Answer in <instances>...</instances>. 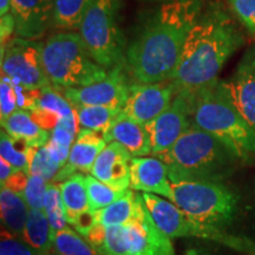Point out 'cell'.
I'll use <instances>...</instances> for the list:
<instances>
[{"instance_id":"3","label":"cell","mask_w":255,"mask_h":255,"mask_svg":"<svg viewBox=\"0 0 255 255\" xmlns=\"http://www.w3.org/2000/svg\"><path fill=\"white\" fill-rule=\"evenodd\" d=\"M191 123L225 143L241 162L255 161V128L233 103L226 81L191 91Z\"/></svg>"},{"instance_id":"17","label":"cell","mask_w":255,"mask_h":255,"mask_svg":"<svg viewBox=\"0 0 255 255\" xmlns=\"http://www.w3.org/2000/svg\"><path fill=\"white\" fill-rule=\"evenodd\" d=\"M132 156L120 143H108L96 159L91 175L117 190L130 188V161Z\"/></svg>"},{"instance_id":"33","label":"cell","mask_w":255,"mask_h":255,"mask_svg":"<svg viewBox=\"0 0 255 255\" xmlns=\"http://www.w3.org/2000/svg\"><path fill=\"white\" fill-rule=\"evenodd\" d=\"M0 255H43L23 239L14 237L6 229H1Z\"/></svg>"},{"instance_id":"38","label":"cell","mask_w":255,"mask_h":255,"mask_svg":"<svg viewBox=\"0 0 255 255\" xmlns=\"http://www.w3.org/2000/svg\"><path fill=\"white\" fill-rule=\"evenodd\" d=\"M15 32V21L13 14L9 13L0 17V37H1V46L8 41L11 34Z\"/></svg>"},{"instance_id":"30","label":"cell","mask_w":255,"mask_h":255,"mask_svg":"<svg viewBox=\"0 0 255 255\" xmlns=\"http://www.w3.org/2000/svg\"><path fill=\"white\" fill-rule=\"evenodd\" d=\"M28 174L39 176L47 182L55 180L63 167L52 157L46 145L30 146L28 149Z\"/></svg>"},{"instance_id":"7","label":"cell","mask_w":255,"mask_h":255,"mask_svg":"<svg viewBox=\"0 0 255 255\" xmlns=\"http://www.w3.org/2000/svg\"><path fill=\"white\" fill-rule=\"evenodd\" d=\"M173 201L190 219L207 226L222 228L232 222L238 197L222 182L174 181Z\"/></svg>"},{"instance_id":"13","label":"cell","mask_w":255,"mask_h":255,"mask_svg":"<svg viewBox=\"0 0 255 255\" xmlns=\"http://www.w3.org/2000/svg\"><path fill=\"white\" fill-rule=\"evenodd\" d=\"M177 89L171 82L132 83L123 107V113L143 124L150 123L173 102Z\"/></svg>"},{"instance_id":"29","label":"cell","mask_w":255,"mask_h":255,"mask_svg":"<svg viewBox=\"0 0 255 255\" xmlns=\"http://www.w3.org/2000/svg\"><path fill=\"white\" fill-rule=\"evenodd\" d=\"M44 210H45L47 219L51 226L52 238L55 239L57 233L68 227V219H66L65 206H64L62 194L59 186L57 183L49 182L47 190L44 201Z\"/></svg>"},{"instance_id":"8","label":"cell","mask_w":255,"mask_h":255,"mask_svg":"<svg viewBox=\"0 0 255 255\" xmlns=\"http://www.w3.org/2000/svg\"><path fill=\"white\" fill-rule=\"evenodd\" d=\"M121 0H95L78 32L96 63L107 70L126 64V39L119 25Z\"/></svg>"},{"instance_id":"24","label":"cell","mask_w":255,"mask_h":255,"mask_svg":"<svg viewBox=\"0 0 255 255\" xmlns=\"http://www.w3.org/2000/svg\"><path fill=\"white\" fill-rule=\"evenodd\" d=\"M0 210L2 228L14 237L23 239L30 207L24 196L15 191L1 187L0 190Z\"/></svg>"},{"instance_id":"14","label":"cell","mask_w":255,"mask_h":255,"mask_svg":"<svg viewBox=\"0 0 255 255\" xmlns=\"http://www.w3.org/2000/svg\"><path fill=\"white\" fill-rule=\"evenodd\" d=\"M226 85L239 113L255 128V45L245 51Z\"/></svg>"},{"instance_id":"21","label":"cell","mask_w":255,"mask_h":255,"mask_svg":"<svg viewBox=\"0 0 255 255\" xmlns=\"http://www.w3.org/2000/svg\"><path fill=\"white\" fill-rule=\"evenodd\" d=\"M144 205L142 194H136L133 190L128 189L122 197L110 206L94 212L95 225L104 228L124 225L136 219Z\"/></svg>"},{"instance_id":"10","label":"cell","mask_w":255,"mask_h":255,"mask_svg":"<svg viewBox=\"0 0 255 255\" xmlns=\"http://www.w3.org/2000/svg\"><path fill=\"white\" fill-rule=\"evenodd\" d=\"M43 43L15 37L1 46V73L31 90L50 87L43 63Z\"/></svg>"},{"instance_id":"42","label":"cell","mask_w":255,"mask_h":255,"mask_svg":"<svg viewBox=\"0 0 255 255\" xmlns=\"http://www.w3.org/2000/svg\"><path fill=\"white\" fill-rule=\"evenodd\" d=\"M97 255H101V254H97Z\"/></svg>"},{"instance_id":"40","label":"cell","mask_w":255,"mask_h":255,"mask_svg":"<svg viewBox=\"0 0 255 255\" xmlns=\"http://www.w3.org/2000/svg\"><path fill=\"white\" fill-rule=\"evenodd\" d=\"M11 0H0V17L11 12Z\"/></svg>"},{"instance_id":"15","label":"cell","mask_w":255,"mask_h":255,"mask_svg":"<svg viewBox=\"0 0 255 255\" xmlns=\"http://www.w3.org/2000/svg\"><path fill=\"white\" fill-rule=\"evenodd\" d=\"M130 188L173 201L168 167L156 156L132 157L130 161Z\"/></svg>"},{"instance_id":"1","label":"cell","mask_w":255,"mask_h":255,"mask_svg":"<svg viewBox=\"0 0 255 255\" xmlns=\"http://www.w3.org/2000/svg\"><path fill=\"white\" fill-rule=\"evenodd\" d=\"M202 0H170L159 7L126 51L127 71L138 83L170 82Z\"/></svg>"},{"instance_id":"19","label":"cell","mask_w":255,"mask_h":255,"mask_svg":"<svg viewBox=\"0 0 255 255\" xmlns=\"http://www.w3.org/2000/svg\"><path fill=\"white\" fill-rule=\"evenodd\" d=\"M107 143H120L132 157H141L151 154V141L145 124L121 111L114 123L104 133Z\"/></svg>"},{"instance_id":"9","label":"cell","mask_w":255,"mask_h":255,"mask_svg":"<svg viewBox=\"0 0 255 255\" xmlns=\"http://www.w3.org/2000/svg\"><path fill=\"white\" fill-rule=\"evenodd\" d=\"M142 197L157 227L170 239L199 238L220 242L239 251H255V245L251 241L232 237L222 228L207 226L190 219L171 201L150 193H143Z\"/></svg>"},{"instance_id":"37","label":"cell","mask_w":255,"mask_h":255,"mask_svg":"<svg viewBox=\"0 0 255 255\" xmlns=\"http://www.w3.org/2000/svg\"><path fill=\"white\" fill-rule=\"evenodd\" d=\"M28 176H30V174L26 173V171L15 170L14 173L11 175V177H9L1 187H6V188H8V189L13 190V191H15V193L23 195L25 187H26V184H27Z\"/></svg>"},{"instance_id":"26","label":"cell","mask_w":255,"mask_h":255,"mask_svg":"<svg viewBox=\"0 0 255 255\" xmlns=\"http://www.w3.org/2000/svg\"><path fill=\"white\" fill-rule=\"evenodd\" d=\"M95 0H55L52 27L77 31Z\"/></svg>"},{"instance_id":"18","label":"cell","mask_w":255,"mask_h":255,"mask_svg":"<svg viewBox=\"0 0 255 255\" xmlns=\"http://www.w3.org/2000/svg\"><path fill=\"white\" fill-rule=\"evenodd\" d=\"M107 144L102 133L90 129H79L70 150L68 162L53 181L63 182L75 173H91L96 159Z\"/></svg>"},{"instance_id":"4","label":"cell","mask_w":255,"mask_h":255,"mask_svg":"<svg viewBox=\"0 0 255 255\" xmlns=\"http://www.w3.org/2000/svg\"><path fill=\"white\" fill-rule=\"evenodd\" d=\"M156 157L168 167L170 182H221L231 176L241 162L225 143L194 124L173 146Z\"/></svg>"},{"instance_id":"41","label":"cell","mask_w":255,"mask_h":255,"mask_svg":"<svg viewBox=\"0 0 255 255\" xmlns=\"http://www.w3.org/2000/svg\"><path fill=\"white\" fill-rule=\"evenodd\" d=\"M146 1H170V0H146Z\"/></svg>"},{"instance_id":"6","label":"cell","mask_w":255,"mask_h":255,"mask_svg":"<svg viewBox=\"0 0 255 255\" xmlns=\"http://www.w3.org/2000/svg\"><path fill=\"white\" fill-rule=\"evenodd\" d=\"M83 238L101 255H175L171 239L157 227L145 205L131 221L109 228L95 225Z\"/></svg>"},{"instance_id":"39","label":"cell","mask_w":255,"mask_h":255,"mask_svg":"<svg viewBox=\"0 0 255 255\" xmlns=\"http://www.w3.org/2000/svg\"><path fill=\"white\" fill-rule=\"evenodd\" d=\"M15 170H17V169H15L11 163H8L6 159L0 158V182H1V186L9 177H11V175L13 174Z\"/></svg>"},{"instance_id":"34","label":"cell","mask_w":255,"mask_h":255,"mask_svg":"<svg viewBox=\"0 0 255 255\" xmlns=\"http://www.w3.org/2000/svg\"><path fill=\"white\" fill-rule=\"evenodd\" d=\"M49 182L36 175H30L23 196L30 208L44 209V201Z\"/></svg>"},{"instance_id":"32","label":"cell","mask_w":255,"mask_h":255,"mask_svg":"<svg viewBox=\"0 0 255 255\" xmlns=\"http://www.w3.org/2000/svg\"><path fill=\"white\" fill-rule=\"evenodd\" d=\"M30 144L23 139L9 136L5 130H1L0 135V154L1 158L6 159L17 170H24L28 173V149Z\"/></svg>"},{"instance_id":"28","label":"cell","mask_w":255,"mask_h":255,"mask_svg":"<svg viewBox=\"0 0 255 255\" xmlns=\"http://www.w3.org/2000/svg\"><path fill=\"white\" fill-rule=\"evenodd\" d=\"M89 242L69 227L57 233L49 255H97Z\"/></svg>"},{"instance_id":"20","label":"cell","mask_w":255,"mask_h":255,"mask_svg":"<svg viewBox=\"0 0 255 255\" xmlns=\"http://www.w3.org/2000/svg\"><path fill=\"white\" fill-rule=\"evenodd\" d=\"M30 113L34 121L47 131H52L60 120L76 115L71 103L52 85L40 89L36 109Z\"/></svg>"},{"instance_id":"23","label":"cell","mask_w":255,"mask_h":255,"mask_svg":"<svg viewBox=\"0 0 255 255\" xmlns=\"http://www.w3.org/2000/svg\"><path fill=\"white\" fill-rule=\"evenodd\" d=\"M1 127L9 136L23 139L31 146L46 145L50 141V131L41 128L27 110L14 111L11 116L1 121Z\"/></svg>"},{"instance_id":"31","label":"cell","mask_w":255,"mask_h":255,"mask_svg":"<svg viewBox=\"0 0 255 255\" xmlns=\"http://www.w3.org/2000/svg\"><path fill=\"white\" fill-rule=\"evenodd\" d=\"M85 187H87L89 207L91 212L103 209L110 206L115 201L122 197L128 190H117L108 186L92 175H85Z\"/></svg>"},{"instance_id":"5","label":"cell","mask_w":255,"mask_h":255,"mask_svg":"<svg viewBox=\"0 0 255 255\" xmlns=\"http://www.w3.org/2000/svg\"><path fill=\"white\" fill-rule=\"evenodd\" d=\"M43 63L51 85L62 91L103 79L107 70L92 59L78 31H60L43 43Z\"/></svg>"},{"instance_id":"16","label":"cell","mask_w":255,"mask_h":255,"mask_svg":"<svg viewBox=\"0 0 255 255\" xmlns=\"http://www.w3.org/2000/svg\"><path fill=\"white\" fill-rule=\"evenodd\" d=\"M15 34L38 39L52 26L55 0H11Z\"/></svg>"},{"instance_id":"2","label":"cell","mask_w":255,"mask_h":255,"mask_svg":"<svg viewBox=\"0 0 255 255\" xmlns=\"http://www.w3.org/2000/svg\"><path fill=\"white\" fill-rule=\"evenodd\" d=\"M245 44L231 14L219 2L203 7L184 41L171 83L178 90H197L219 78L227 60Z\"/></svg>"},{"instance_id":"22","label":"cell","mask_w":255,"mask_h":255,"mask_svg":"<svg viewBox=\"0 0 255 255\" xmlns=\"http://www.w3.org/2000/svg\"><path fill=\"white\" fill-rule=\"evenodd\" d=\"M58 186L65 206L68 223L73 226L82 216L91 212L85 187V175L82 173L72 174L65 181L59 182Z\"/></svg>"},{"instance_id":"11","label":"cell","mask_w":255,"mask_h":255,"mask_svg":"<svg viewBox=\"0 0 255 255\" xmlns=\"http://www.w3.org/2000/svg\"><path fill=\"white\" fill-rule=\"evenodd\" d=\"M191 124V91L178 90L167 109L145 124L151 141V155L157 156L168 150Z\"/></svg>"},{"instance_id":"35","label":"cell","mask_w":255,"mask_h":255,"mask_svg":"<svg viewBox=\"0 0 255 255\" xmlns=\"http://www.w3.org/2000/svg\"><path fill=\"white\" fill-rule=\"evenodd\" d=\"M228 5L244 27L255 36V0H228Z\"/></svg>"},{"instance_id":"36","label":"cell","mask_w":255,"mask_h":255,"mask_svg":"<svg viewBox=\"0 0 255 255\" xmlns=\"http://www.w3.org/2000/svg\"><path fill=\"white\" fill-rule=\"evenodd\" d=\"M18 110V98L13 82L6 76H1L0 82V116L1 121Z\"/></svg>"},{"instance_id":"12","label":"cell","mask_w":255,"mask_h":255,"mask_svg":"<svg viewBox=\"0 0 255 255\" xmlns=\"http://www.w3.org/2000/svg\"><path fill=\"white\" fill-rule=\"evenodd\" d=\"M126 69V64L117 65L101 81L81 88L64 89L60 92L72 107L101 105L123 109L130 89Z\"/></svg>"},{"instance_id":"27","label":"cell","mask_w":255,"mask_h":255,"mask_svg":"<svg viewBox=\"0 0 255 255\" xmlns=\"http://www.w3.org/2000/svg\"><path fill=\"white\" fill-rule=\"evenodd\" d=\"M77 116L79 129H90L104 136L111 124L123 109L101 105H79L73 107Z\"/></svg>"},{"instance_id":"25","label":"cell","mask_w":255,"mask_h":255,"mask_svg":"<svg viewBox=\"0 0 255 255\" xmlns=\"http://www.w3.org/2000/svg\"><path fill=\"white\" fill-rule=\"evenodd\" d=\"M23 240L39 251L43 255H49L52 247L53 238L45 210L30 208Z\"/></svg>"}]
</instances>
